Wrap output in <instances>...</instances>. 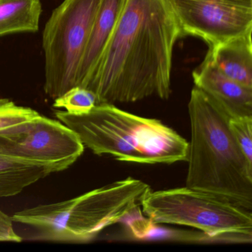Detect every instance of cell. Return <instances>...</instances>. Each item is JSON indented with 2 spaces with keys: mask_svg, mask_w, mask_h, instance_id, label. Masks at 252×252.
I'll list each match as a JSON object with an SVG mask.
<instances>
[{
  "mask_svg": "<svg viewBox=\"0 0 252 252\" xmlns=\"http://www.w3.org/2000/svg\"><path fill=\"white\" fill-rule=\"evenodd\" d=\"M181 38L168 0H126L85 89L97 104L171 95L174 46Z\"/></svg>",
  "mask_w": 252,
  "mask_h": 252,
  "instance_id": "cell-1",
  "label": "cell"
},
{
  "mask_svg": "<svg viewBox=\"0 0 252 252\" xmlns=\"http://www.w3.org/2000/svg\"><path fill=\"white\" fill-rule=\"evenodd\" d=\"M191 126L187 187L252 209V163L229 126V117L194 86L188 104Z\"/></svg>",
  "mask_w": 252,
  "mask_h": 252,
  "instance_id": "cell-2",
  "label": "cell"
},
{
  "mask_svg": "<svg viewBox=\"0 0 252 252\" xmlns=\"http://www.w3.org/2000/svg\"><path fill=\"white\" fill-rule=\"evenodd\" d=\"M54 114L98 156L110 155L121 161L143 164L187 160L188 141L157 119L127 113L112 104H96L79 116L63 110Z\"/></svg>",
  "mask_w": 252,
  "mask_h": 252,
  "instance_id": "cell-3",
  "label": "cell"
},
{
  "mask_svg": "<svg viewBox=\"0 0 252 252\" xmlns=\"http://www.w3.org/2000/svg\"><path fill=\"white\" fill-rule=\"evenodd\" d=\"M151 191L144 181L127 178L75 198L23 209L11 219L33 228L32 240L85 243L122 222Z\"/></svg>",
  "mask_w": 252,
  "mask_h": 252,
  "instance_id": "cell-4",
  "label": "cell"
},
{
  "mask_svg": "<svg viewBox=\"0 0 252 252\" xmlns=\"http://www.w3.org/2000/svg\"><path fill=\"white\" fill-rule=\"evenodd\" d=\"M141 206L153 224L185 225L215 240L252 243L251 211L215 194L187 187L151 191Z\"/></svg>",
  "mask_w": 252,
  "mask_h": 252,
  "instance_id": "cell-5",
  "label": "cell"
},
{
  "mask_svg": "<svg viewBox=\"0 0 252 252\" xmlns=\"http://www.w3.org/2000/svg\"><path fill=\"white\" fill-rule=\"evenodd\" d=\"M101 0H64L50 17L42 36L44 91L53 99L76 86L78 70Z\"/></svg>",
  "mask_w": 252,
  "mask_h": 252,
  "instance_id": "cell-6",
  "label": "cell"
},
{
  "mask_svg": "<svg viewBox=\"0 0 252 252\" xmlns=\"http://www.w3.org/2000/svg\"><path fill=\"white\" fill-rule=\"evenodd\" d=\"M85 147L73 129L41 115L0 135V153L51 166L55 172L68 169L83 154Z\"/></svg>",
  "mask_w": 252,
  "mask_h": 252,
  "instance_id": "cell-7",
  "label": "cell"
},
{
  "mask_svg": "<svg viewBox=\"0 0 252 252\" xmlns=\"http://www.w3.org/2000/svg\"><path fill=\"white\" fill-rule=\"evenodd\" d=\"M181 37L196 36L209 47L252 29V0H168Z\"/></svg>",
  "mask_w": 252,
  "mask_h": 252,
  "instance_id": "cell-8",
  "label": "cell"
},
{
  "mask_svg": "<svg viewBox=\"0 0 252 252\" xmlns=\"http://www.w3.org/2000/svg\"><path fill=\"white\" fill-rule=\"evenodd\" d=\"M192 78L194 86L211 97L229 119L252 116V88L223 74L209 53L193 71Z\"/></svg>",
  "mask_w": 252,
  "mask_h": 252,
  "instance_id": "cell-9",
  "label": "cell"
},
{
  "mask_svg": "<svg viewBox=\"0 0 252 252\" xmlns=\"http://www.w3.org/2000/svg\"><path fill=\"white\" fill-rule=\"evenodd\" d=\"M126 0H101L76 78V86L86 88L113 33Z\"/></svg>",
  "mask_w": 252,
  "mask_h": 252,
  "instance_id": "cell-10",
  "label": "cell"
},
{
  "mask_svg": "<svg viewBox=\"0 0 252 252\" xmlns=\"http://www.w3.org/2000/svg\"><path fill=\"white\" fill-rule=\"evenodd\" d=\"M252 29L209 47L214 64L225 76L252 88Z\"/></svg>",
  "mask_w": 252,
  "mask_h": 252,
  "instance_id": "cell-11",
  "label": "cell"
},
{
  "mask_svg": "<svg viewBox=\"0 0 252 252\" xmlns=\"http://www.w3.org/2000/svg\"><path fill=\"white\" fill-rule=\"evenodd\" d=\"M51 166L15 158L0 153V197L20 194L25 189L54 173Z\"/></svg>",
  "mask_w": 252,
  "mask_h": 252,
  "instance_id": "cell-12",
  "label": "cell"
},
{
  "mask_svg": "<svg viewBox=\"0 0 252 252\" xmlns=\"http://www.w3.org/2000/svg\"><path fill=\"white\" fill-rule=\"evenodd\" d=\"M42 11L41 0H0V37L36 33Z\"/></svg>",
  "mask_w": 252,
  "mask_h": 252,
  "instance_id": "cell-13",
  "label": "cell"
},
{
  "mask_svg": "<svg viewBox=\"0 0 252 252\" xmlns=\"http://www.w3.org/2000/svg\"><path fill=\"white\" fill-rule=\"evenodd\" d=\"M97 104V98L92 91L76 86L54 99L55 108H64L72 115L87 114Z\"/></svg>",
  "mask_w": 252,
  "mask_h": 252,
  "instance_id": "cell-14",
  "label": "cell"
},
{
  "mask_svg": "<svg viewBox=\"0 0 252 252\" xmlns=\"http://www.w3.org/2000/svg\"><path fill=\"white\" fill-rule=\"evenodd\" d=\"M39 113L30 107L17 105L8 98H0V135L31 122Z\"/></svg>",
  "mask_w": 252,
  "mask_h": 252,
  "instance_id": "cell-15",
  "label": "cell"
},
{
  "mask_svg": "<svg viewBox=\"0 0 252 252\" xmlns=\"http://www.w3.org/2000/svg\"><path fill=\"white\" fill-rule=\"evenodd\" d=\"M229 126L243 154L252 163V116L229 119Z\"/></svg>",
  "mask_w": 252,
  "mask_h": 252,
  "instance_id": "cell-16",
  "label": "cell"
},
{
  "mask_svg": "<svg viewBox=\"0 0 252 252\" xmlns=\"http://www.w3.org/2000/svg\"><path fill=\"white\" fill-rule=\"evenodd\" d=\"M22 240L14 230L11 217L0 209V242L20 243Z\"/></svg>",
  "mask_w": 252,
  "mask_h": 252,
  "instance_id": "cell-17",
  "label": "cell"
}]
</instances>
